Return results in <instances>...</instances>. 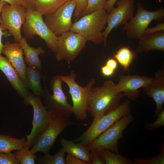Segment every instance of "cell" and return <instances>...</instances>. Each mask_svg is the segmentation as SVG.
Masks as SVG:
<instances>
[{
	"mask_svg": "<svg viewBox=\"0 0 164 164\" xmlns=\"http://www.w3.org/2000/svg\"><path fill=\"white\" fill-rule=\"evenodd\" d=\"M123 97L116 84L111 80H106L101 87L92 88L87 111L93 118L107 114L118 107Z\"/></svg>",
	"mask_w": 164,
	"mask_h": 164,
	"instance_id": "6da1fadb",
	"label": "cell"
},
{
	"mask_svg": "<svg viewBox=\"0 0 164 164\" xmlns=\"http://www.w3.org/2000/svg\"><path fill=\"white\" fill-rule=\"evenodd\" d=\"M108 13L105 9H101L84 15L73 23L70 31L79 33L87 41L100 44L104 41L103 30L107 23Z\"/></svg>",
	"mask_w": 164,
	"mask_h": 164,
	"instance_id": "7a4b0ae2",
	"label": "cell"
},
{
	"mask_svg": "<svg viewBox=\"0 0 164 164\" xmlns=\"http://www.w3.org/2000/svg\"><path fill=\"white\" fill-rule=\"evenodd\" d=\"M46 72L43 77L44 91L42 97L47 110L55 116H64L69 118L73 114L72 106L68 102L67 98L62 88V81L60 75L53 76L50 82L53 94H51L46 85Z\"/></svg>",
	"mask_w": 164,
	"mask_h": 164,
	"instance_id": "3957f363",
	"label": "cell"
},
{
	"mask_svg": "<svg viewBox=\"0 0 164 164\" xmlns=\"http://www.w3.org/2000/svg\"><path fill=\"white\" fill-rule=\"evenodd\" d=\"M131 102L129 100L120 104L113 111L105 115L94 117L89 128L80 136L74 139L88 146L97 137L123 116L130 114Z\"/></svg>",
	"mask_w": 164,
	"mask_h": 164,
	"instance_id": "277c9868",
	"label": "cell"
},
{
	"mask_svg": "<svg viewBox=\"0 0 164 164\" xmlns=\"http://www.w3.org/2000/svg\"><path fill=\"white\" fill-rule=\"evenodd\" d=\"M60 77L69 88L68 92L73 102V114L77 120H85L87 117V108L90 93L95 83V79H91L86 86L82 87L76 81L77 76L72 70L69 74L60 75Z\"/></svg>",
	"mask_w": 164,
	"mask_h": 164,
	"instance_id": "5b68a950",
	"label": "cell"
},
{
	"mask_svg": "<svg viewBox=\"0 0 164 164\" xmlns=\"http://www.w3.org/2000/svg\"><path fill=\"white\" fill-rule=\"evenodd\" d=\"M69 118L64 116L54 115L46 128L35 138L33 147L30 150L31 152L34 154L38 152L44 154L49 153L57 137L64 129L71 125H79Z\"/></svg>",
	"mask_w": 164,
	"mask_h": 164,
	"instance_id": "8992f818",
	"label": "cell"
},
{
	"mask_svg": "<svg viewBox=\"0 0 164 164\" xmlns=\"http://www.w3.org/2000/svg\"><path fill=\"white\" fill-rule=\"evenodd\" d=\"M134 120V117L131 114L122 117L88 146L90 150L100 151L107 149L119 153L118 142L123 138L124 131Z\"/></svg>",
	"mask_w": 164,
	"mask_h": 164,
	"instance_id": "52a82bcc",
	"label": "cell"
},
{
	"mask_svg": "<svg viewBox=\"0 0 164 164\" xmlns=\"http://www.w3.org/2000/svg\"><path fill=\"white\" fill-rule=\"evenodd\" d=\"M43 15L39 12L32 9L26 10L25 20L22 26L25 37L30 39L35 35L39 36L45 41L47 46L55 53L57 36L47 26Z\"/></svg>",
	"mask_w": 164,
	"mask_h": 164,
	"instance_id": "ba28073f",
	"label": "cell"
},
{
	"mask_svg": "<svg viewBox=\"0 0 164 164\" xmlns=\"http://www.w3.org/2000/svg\"><path fill=\"white\" fill-rule=\"evenodd\" d=\"M137 12L126 24L123 30L127 37L131 39H138L143 35L149 24L153 21L162 22L164 18V9L160 8L154 11L145 9L142 5L138 2Z\"/></svg>",
	"mask_w": 164,
	"mask_h": 164,
	"instance_id": "9c48e42d",
	"label": "cell"
},
{
	"mask_svg": "<svg viewBox=\"0 0 164 164\" xmlns=\"http://www.w3.org/2000/svg\"><path fill=\"white\" fill-rule=\"evenodd\" d=\"M87 41L80 34L71 31L57 36L54 53L56 60L58 61H73L85 48Z\"/></svg>",
	"mask_w": 164,
	"mask_h": 164,
	"instance_id": "30bf717a",
	"label": "cell"
},
{
	"mask_svg": "<svg viewBox=\"0 0 164 164\" xmlns=\"http://www.w3.org/2000/svg\"><path fill=\"white\" fill-rule=\"evenodd\" d=\"M23 102L26 105H31L33 109L32 128L30 133L26 135V145L30 147L36 135L46 128L54 115L47 110L41 97L35 95L32 92H29L26 98L23 100Z\"/></svg>",
	"mask_w": 164,
	"mask_h": 164,
	"instance_id": "8fae6325",
	"label": "cell"
},
{
	"mask_svg": "<svg viewBox=\"0 0 164 164\" xmlns=\"http://www.w3.org/2000/svg\"><path fill=\"white\" fill-rule=\"evenodd\" d=\"M26 10L22 6L8 3L3 8L0 25L13 36L15 42L19 43L22 38L21 29L25 20Z\"/></svg>",
	"mask_w": 164,
	"mask_h": 164,
	"instance_id": "7c38bea8",
	"label": "cell"
},
{
	"mask_svg": "<svg viewBox=\"0 0 164 164\" xmlns=\"http://www.w3.org/2000/svg\"><path fill=\"white\" fill-rule=\"evenodd\" d=\"M76 5V0H70L53 13L45 16L46 24L56 36H59L70 31Z\"/></svg>",
	"mask_w": 164,
	"mask_h": 164,
	"instance_id": "4fadbf2b",
	"label": "cell"
},
{
	"mask_svg": "<svg viewBox=\"0 0 164 164\" xmlns=\"http://www.w3.org/2000/svg\"><path fill=\"white\" fill-rule=\"evenodd\" d=\"M135 0H118L116 7H114L108 13L107 26L103 32L104 43L106 47L109 34L114 28L125 25L134 16Z\"/></svg>",
	"mask_w": 164,
	"mask_h": 164,
	"instance_id": "5bb4252c",
	"label": "cell"
},
{
	"mask_svg": "<svg viewBox=\"0 0 164 164\" xmlns=\"http://www.w3.org/2000/svg\"><path fill=\"white\" fill-rule=\"evenodd\" d=\"M119 79V82L116 84L118 90L128 100L134 101L139 96L140 91L139 89L150 84L153 77L137 75H121Z\"/></svg>",
	"mask_w": 164,
	"mask_h": 164,
	"instance_id": "9a60e30c",
	"label": "cell"
},
{
	"mask_svg": "<svg viewBox=\"0 0 164 164\" xmlns=\"http://www.w3.org/2000/svg\"><path fill=\"white\" fill-rule=\"evenodd\" d=\"M2 53L5 54L18 73L22 81L27 88L26 66L23 58V51L19 43L5 42Z\"/></svg>",
	"mask_w": 164,
	"mask_h": 164,
	"instance_id": "2e32d148",
	"label": "cell"
},
{
	"mask_svg": "<svg viewBox=\"0 0 164 164\" xmlns=\"http://www.w3.org/2000/svg\"><path fill=\"white\" fill-rule=\"evenodd\" d=\"M149 97L155 101L156 108L153 117H157L163 108L164 103V70L160 69L155 73L152 82L142 88Z\"/></svg>",
	"mask_w": 164,
	"mask_h": 164,
	"instance_id": "e0dca14e",
	"label": "cell"
},
{
	"mask_svg": "<svg viewBox=\"0 0 164 164\" xmlns=\"http://www.w3.org/2000/svg\"><path fill=\"white\" fill-rule=\"evenodd\" d=\"M0 70L3 73L11 85L23 100L26 98L29 92L20 78L17 72L6 57L0 53Z\"/></svg>",
	"mask_w": 164,
	"mask_h": 164,
	"instance_id": "ac0fdd59",
	"label": "cell"
},
{
	"mask_svg": "<svg viewBox=\"0 0 164 164\" xmlns=\"http://www.w3.org/2000/svg\"><path fill=\"white\" fill-rule=\"evenodd\" d=\"M138 39L136 50L139 53L156 50L164 51V30L144 34Z\"/></svg>",
	"mask_w": 164,
	"mask_h": 164,
	"instance_id": "d6986e66",
	"label": "cell"
},
{
	"mask_svg": "<svg viewBox=\"0 0 164 164\" xmlns=\"http://www.w3.org/2000/svg\"><path fill=\"white\" fill-rule=\"evenodd\" d=\"M19 43L23 50L25 61L28 66L41 70L42 62L39 56L45 53L43 48L41 46L36 48L31 47L28 44L25 37H22Z\"/></svg>",
	"mask_w": 164,
	"mask_h": 164,
	"instance_id": "ffe728a7",
	"label": "cell"
},
{
	"mask_svg": "<svg viewBox=\"0 0 164 164\" xmlns=\"http://www.w3.org/2000/svg\"><path fill=\"white\" fill-rule=\"evenodd\" d=\"M60 143L65 152L91 164L90 150L88 146L80 142H74L63 138L60 140Z\"/></svg>",
	"mask_w": 164,
	"mask_h": 164,
	"instance_id": "44dd1931",
	"label": "cell"
},
{
	"mask_svg": "<svg viewBox=\"0 0 164 164\" xmlns=\"http://www.w3.org/2000/svg\"><path fill=\"white\" fill-rule=\"evenodd\" d=\"M41 70L29 66L26 68L27 88L35 95L41 97L44 91L41 83L43 77Z\"/></svg>",
	"mask_w": 164,
	"mask_h": 164,
	"instance_id": "7402d4cb",
	"label": "cell"
},
{
	"mask_svg": "<svg viewBox=\"0 0 164 164\" xmlns=\"http://www.w3.org/2000/svg\"><path fill=\"white\" fill-rule=\"evenodd\" d=\"M27 141L26 137L18 138L0 134V152L8 153L23 148Z\"/></svg>",
	"mask_w": 164,
	"mask_h": 164,
	"instance_id": "603a6c76",
	"label": "cell"
},
{
	"mask_svg": "<svg viewBox=\"0 0 164 164\" xmlns=\"http://www.w3.org/2000/svg\"><path fill=\"white\" fill-rule=\"evenodd\" d=\"M70 0H33V10L46 16L53 13Z\"/></svg>",
	"mask_w": 164,
	"mask_h": 164,
	"instance_id": "cb8c5ba5",
	"label": "cell"
},
{
	"mask_svg": "<svg viewBox=\"0 0 164 164\" xmlns=\"http://www.w3.org/2000/svg\"><path fill=\"white\" fill-rule=\"evenodd\" d=\"M135 52L128 46L121 47L114 54L113 57L122 67L124 71H127L136 56Z\"/></svg>",
	"mask_w": 164,
	"mask_h": 164,
	"instance_id": "d4e9b609",
	"label": "cell"
},
{
	"mask_svg": "<svg viewBox=\"0 0 164 164\" xmlns=\"http://www.w3.org/2000/svg\"><path fill=\"white\" fill-rule=\"evenodd\" d=\"M100 152L104 158L106 164H135L134 161L125 156L108 149H104Z\"/></svg>",
	"mask_w": 164,
	"mask_h": 164,
	"instance_id": "484cf974",
	"label": "cell"
},
{
	"mask_svg": "<svg viewBox=\"0 0 164 164\" xmlns=\"http://www.w3.org/2000/svg\"><path fill=\"white\" fill-rule=\"evenodd\" d=\"M65 153L62 147L54 155H50L49 152L40 158H37L36 159L39 164H66Z\"/></svg>",
	"mask_w": 164,
	"mask_h": 164,
	"instance_id": "4316f807",
	"label": "cell"
},
{
	"mask_svg": "<svg viewBox=\"0 0 164 164\" xmlns=\"http://www.w3.org/2000/svg\"><path fill=\"white\" fill-rule=\"evenodd\" d=\"M29 147L25 145L21 149L17 150L14 154L17 161L21 164H35L37 158L35 154L32 153Z\"/></svg>",
	"mask_w": 164,
	"mask_h": 164,
	"instance_id": "83f0119b",
	"label": "cell"
},
{
	"mask_svg": "<svg viewBox=\"0 0 164 164\" xmlns=\"http://www.w3.org/2000/svg\"><path fill=\"white\" fill-rule=\"evenodd\" d=\"M161 151L156 157L152 159H148L146 158H135L134 162L136 164H164V144L160 145Z\"/></svg>",
	"mask_w": 164,
	"mask_h": 164,
	"instance_id": "f1b7e54d",
	"label": "cell"
},
{
	"mask_svg": "<svg viewBox=\"0 0 164 164\" xmlns=\"http://www.w3.org/2000/svg\"><path fill=\"white\" fill-rule=\"evenodd\" d=\"M107 2V0H88L87 7L84 15L98 9H105Z\"/></svg>",
	"mask_w": 164,
	"mask_h": 164,
	"instance_id": "f546056e",
	"label": "cell"
},
{
	"mask_svg": "<svg viewBox=\"0 0 164 164\" xmlns=\"http://www.w3.org/2000/svg\"><path fill=\"white\" fill-rule=\"evenodd\" d=\"M157 118L153 122L145 124L144 128L148 131H151L164 126V109L162 110L157 115Z\"/></svg>",
	"mask_w": 164,
	"mask_h": 164,
	"instance_id": "4dcf8cb0",
	"label": "cell"
},
{
	"mask_svg": "<svg viewBox=\"0 0 164 164\" xmlns=\"http://www.w3.org/2000/svg\"><path fill=\"white\" fill-rule=\"evenodd\" d=\"M88 0H76L74 16L77 19L83 16L86 9Z\"/></svg>",
	"mask_w": 164,
	"mask_h": 164,
	"instance_id": "1f68e13d",
	"label": "cell"
},
{
	"mask_svg": "<svg viewBox=\"0 0 164 164\" xmlns=\"http://www.w3.org/2000/svg\"><path fill=\"white\" fill-rule=\"evenodd\" d=\"M13 153L0 152V164H19Z\"/></svg>",
	"mask_w": 164,
	"mask_h": 164,
	"instance_id": "d6a6232c",
	"label": "cell"
},
{
	"mask_svg": "<svg viewBox=\"0 0 164 164\" xmlns=\"http://www.w3.org/2000/svg\"><path fill=\"white\" fill-rule=\"evenodd\" d=\"M90 159L91 164H106L105 159L100 151H90Z\"/></svg>",
	"mask_w": 164,
	"mask_h": 164,
	"instance_id": "836d02e7",
	"label": "cell"
},
{
	"mask_svg": "<svg viewBox=\"0 0 164 164\" xmlns=\"http://www.w3.org/2000/svg\"><path fill=\"white\" fill-rule=\"evenodd\" d=\"M66 164H90L72 155L68 154L65 158Z\"/></svg>",
	"mask_w": 164,
	"mask_h": 164,
	"instance_id": "e575fe53",
	"label": "cell"
},
{
	"mask_svg": "<svg viewBox=\"0 0 164 164\" xmlns=\"http://www.w3.org/2000/svg\"><path fill=\"white\" fill-rule=\"evenodd\" d=\"M6 2L11 5H20L25 8L26 10L30 9L27 0H2Z\"/></svg>",
	"mask_w": 164,
	"mask_h": 164,
	"instance_id": "d590c367",
	"label": "cell"
},
{
	"mask_svg": "<svg viewBox=\"0 0 164 164\" xmlns=\"http://www.w3.org/2000/svg\"><path fill=\"white\" fill-rule=\"evenodd\" d=\"M163 30H164V23L162 22L161 23H158L154 27H148L145 30L144 34L152 33Z\"/></svg>",
	"mask_w": 164,
	"mask_h": 164,
	"instance_id": "8d00e7d4",
	"label": "cell"
},
{
	"mask_svg": "<svg viewBox=\"0 0 164 164\" xmlns=\"http://www.w3.org/2000/svg\"><path fill=\"white\" fill-rule=\"evenodd\" d=\"M102 74L105 77H109L111 76L114 74L115 70L105 65L101 68Z\"/></svg>",
	"mask_w": 164,
	"mask_h": 164,
	"instance_id": "74e56055",
	"label": "cell"
},
{
	"mask_svg": "<svg viewBox=\"0 0 164 164\" xmlns=\"http://www.w3.org/2000/svg\"><path fill=\"white\" fill-rule=\"evenodd\" d=\"M4 36L5 37H7L10 36L7 30H5L0 25V53H2V50L4 46L2 42V38Z\"/></svg>",
	"mask_w": 164,
	"mask_h": 164,
	"instance_id": "f35d334b",
	"label": "cell"
},
{
	"mask_svg": "<svg viewBox=\"0 0 164 164\" xmlns=\"http://www.w3.org/2000/svg\"><path fill=\"white\" fill-rule=\"evenodd\" d=\"M105 65L115 70L118 67V62L114 58H108L107 60Z\"/></svg>",
	"mask_w": 164,
	"mask_h": 164,
	"instance_id": "ab89813d",
	"label": "cell"
},
{
	"mask_svg": "<svg viewBox=\"0 0 164 164\" xmlns=\"http://www.w3.org/2000/svg\"><path fill=\"white\" fill-rule=\"evenodd\" d=\"M118 0H107L105 9L109 13L114 7V5Z\"/></svg>",
	"mask_w": 164,
	"mask_h": 164,
	"instance_id": "60d3db41",
	"label": "cell"
},
{
	"mask_svg": "<svg viewBox=\"0 0 164 164\" xmlns=\"http://www.w3.org/2000/svg\"><path fill=\"white\" fill-rule=\"evenodd\" d=\"M7 3L6 2L2 0H0V14H1L2 9L4 5ZM1 19L0 18V23Z\"/></svg>",
	"mask_w": 164,
	"mask_h": 164,
	"instance_id": "b9f144b4",
	"label": "cell"
},
{
	"mask_svg": "<svg viewBox=\"0 0 164 164\" xmlns=\"http://www.w3.org/2000/svg\"><path fill=\"white\" fill-rule=\"evenodd\" d=\"M31 9L33 10V0H27Z\"/></svg>",
	"mask_w": 164,
	"mask_h": 164,
	"instance_id": "7bdbcfd3",
	"label": "cell"
}]
</instances>
